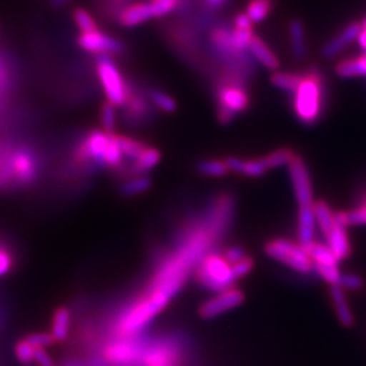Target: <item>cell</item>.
<instances>
[{
  "instance_id": "6da1fadb",
  "label": "cell",
  "mask_w": 366,
  "mask_h": 366,
  "mask_svg": "<svg viewBox=\"0 0 366 366\" xmlns=\"http://www.w3.org/2000/svg\"><path fill=\"white\" fill-rule=\"evenodd\" d=\"M323 78L317 69L304 74L299 89L293 92V110L299 121L305 125H314L323 113Z\"/></svg>"
},
{
  "instance_id": "7a4b0ae2",
  "label": "cell",
  "mask_w": 366,
  "mask_h": 366,
  "mask_svg": "<svg viewBox=\"0 0 366 366\" xmlns=\"http://www.w3.org/2000/svg\"><path fill=\"white\" fill-rule=\"evenodd\" d=\"M171 297L160 290H154L151 296L145 297L121 317L118 322L117 332L121 338H128L137 334L157 316L170 301Z\"/></svg>"
},
{
  "instance_id": "3957f363",
  "label": "cell",
  "mask_w": 366,
  "mask_h": 366,
  "mask_svg": "<svg viewBox=\"0 0 366 366\" xmlns=\"http://www.w3.org/2000/svg\"><path fill=\"white\" fill-rule=\"evenodd\" d=\"M197 278L199 284L213 292L232 288L236 282L232 266L220 254H208L199 261Z\"/></svg>"
},
{
  "instance_id": "277c9868",
  "label": "cell",
  "mask_w": 366,
  "mask_h": 366,
  "mask_svg": "<svg viewBox=\"0 0 366 366\" xmlns=\"http://www.w3.org/2000/svg\"><path fill=\"white\" fill-rule=\"evenodd\" d=\"M264 251L275 261L287 264L296 272L307 274L315 269L314 261L300 243H295L288 239H274L266 243Z\"/></svg>"
},
{
  "instance_id": "5b68a950",
  "label": "cell",
  "mask_w": 366,
  "mask_h": 366,
  "mask_svg": "<svg viewBox=\"0 0 366 366\" xmlns=\"http://www.w3.org/2000/svg\"><path fill=\"white\" fill-rule=\"evenodd\" d=\"M249 105V92L236 80H225L217 89V117L222 124L231 122Z\"/></svg>"
},
{
  "instance_id": "8992f818",
  "label": "cell",
  "mask_w": 366,
  "mask_h": 366,
  "mask_svg": "<svg viewBox=\"0 0 366 366\" xmlns=\"http://www.w3.org/2000/svg\"><path fill=\"white\" fill-rule=\"evenodd\" d=\"M181 0H151L149 3H134L118 14V24L124 27H134L149 19L163 16L175 10Z\"/></svg>"
},
{
  "instance_id": "52a82bcc",
  "label": "cell",
  "mask_w": 366,
  "mask_h": 366,
  "mask_svg": "<svg viewBox=\"0 0 366 366\" xmlns=\"http://www.w3.org/2000/svg\"><path fill=\"white\" fill-rule=\"evenodd\" d=\"M97 72L105 90L107 101L114 106H124L129 98V90L119 69L109 56H99Z\"/></svg>"
},
{
  "instance_id": "ba28073f",
  "label": "cell",
  "mask_w": 366,
  "mask_h": 366,
  "mask_svg": "<svg viewBox=\"0 0 366 366\" xmlns=\"http://www.w3.org/2000/svg\"><path fill=\"white\" fill-rule=\"evenodd\" d=\"M143 349L131 340H121L110 343L105 349L106 361L109 365L143 366Z\"/></svg>"
},
{
  "instance_id": "9c48e42d",
  "label": "cell",
  "mask_w": 366,
  "mask_h": 366,
  "mask_svg": "<svg viewBox=\"0 0 366 366\" xmlns=\"http://www.w3.org/2000/svg\"><path fill=\"white\" fill-rule=\"evenodd\" d=\"M289 174L293 183L296 199L299 207H310L314 205V196H312V184L310 178V171L307 169L304 160L300 157L295 155L289 162Z\"/></svg>"
},
{
  "instance_id": "30bf717a",
  "label": "cell",
  "mask_w": 366,
  "mask_h": 366,
  "mask_svg": "<svg viewBox=\"0 0 366 366\" xmlns=\"http://www.w3.org/2000/svg\"><path fill=\"white\" fill-rule=\"evenodd\" d=\"M79 46L86 52L109 56L124 52L125 46L119 39L106 34L101 30H92L87 33H81L78 39Z\"/></svg>"
},
{
  "instance_id": "8fae6325",
  "label": "cell",
  "mask_w": 366,
  "mask_h": 366,
  "mask_svg": "<svg viewBox=\"0 0 366 366\" xmlns=\"http://www.w3.org/2000/svg\"><path fill=\"white\" fill-rule=\"evenodd\" d=\"M217 293L219 295L213 296L199 307V316L202 319H213L216 316H220L224 312L239 307L244 300V295L239 289L228 288Z\"/></svg>"
},
{
  "instance_id": "7c38bea8",
  "label": "cell",
  "mask_w": 366,
  "mask_h": 366,
  "mask_svg": "<svg viewBox=\"0 0 366 366\" xmlns=\"http://www.w3.org/2000/svg\"><path fill=\"white\" fill-rule=\"evenodd\" d=\"M13 169L16 183L27 184L37 177V160L27 148L13 151Z\"/></svg>"
},
{
  "instance_id": "4fadbf2b",
  "label": "cell",
  "mask_w": 366,
  "mask_h": 366,
  "mask_svg": "<svg viewBox=\"0 0 366 366\" xmlns=\"http://www.w3.org/2000/svg\"><path fill=\"white\" fill-rule=\"evenodd\" d=\"M112 133L105 131H92L87 134L84 143L80 147V157L104 164L106 148L110 142Z\"/></svg>"
},
{
  "instance_id": "5bb4252c",
  "label": "cell",
  "mask_w": 366,
  "mask_h": 366,
  "mask_svg": "<svg viewBox=\"0 0 366 366\" xmlns=\"http://www.w3.org/2000/svg\"><path fill=\"white\" fill-rule=\"evenodd\" d=\"M361 24L353 22L350 25L342 29L338 36H335L334 39H330L327 44L323 46L322 49V56L325 59H334L335 56H338L345 48H347L353 41L358 39V36L361 33Z\"/></svg>"
},
{
  "instance_id": "9a60e30c",
  "label": "cell",
  "mask_w": 366,
  "mask_h": 366,
  "mask_svg": "<svg viewBox=\"0 0 366 366\" xmlns=\"http://www.w3.org/2000/svg\"><path fill=\"white\" fill-rule=\"evenodd\" d=\"M326 239L328 247L334 252L337 261H343L352 254V246L349 242V236L346 234V227L340 222L335 220V224Z\"/></svg>"
},
{
  "instance_id": "2e32d148",
  "label": "cell",
  "mask_w": 366,
  "mask_h": 366,
  "mask_svg": "<svg viewBox=\"0 0 366 366\" xmlns=\"http://www.w3.org/2000/svg\"><path fill=\"white\" fill-rule=\"evenodd\" d=\"M227 166L229 171H234L237 174L251 177V178H258L262 177L266 171L269 170L263 157L259 159H240V157H228L227 160Z\"/></svg>"
},
{
  "instance_id": "e0dca14e",
  "label": "cell",
  "mask_w": 366,
  "mask_h": 366,
  "mask_svg": "<svg viewBox=\"0 0 366 366\" xmlns=\"http://www.w3.org/2000/svg\"><path fill=\"white\" fill-rule=\"evenodd\" d=\"M315 227H316V219H315L314 205L300 207L299 217H297V237L302 247L314 242Z\"/></svg>"
},
{
  "instance_id": "ac0fdd59",
  "label": "cell",
  "mask_w": 366,
  "mask_h": 366,
  "mask_svg": "<svg viewBox=\"0 0 366 366\" xmlns=\"http://www.w3.org/2000/svg\"><path fill=\"white\" fill-rule=\"evenodd\" d=\"M249 51L264 68L275 71L280 66V61L274 52L264 44L263 39L254 36L249 45Z\"/></svg>"
},
{
  "instance_id": "d6986e66",
  "label": "cell",
  "mask_w": 366,
  "mask_h": 366,
  "mask_svg": "<svg viewBox=\"0 0 366 366\" xmlns=\"http://www.w3.org/2000/svg\"><path fill=\"white\" fill-rule=\"evenodd\" d=\"M331 300L334 302L335 312L338 315V319H340V323H342L343 326H346V327L353 326V314H352V310H350V307H349V302L346 300L345 290L340 287V284L331 287Z\"/></svg>"
},
{
  "instance_id": "ffe728a7",
  "label": "cell",
  "mask_w": 366,
  "mask_h": 366,
  "mask_svg": "<svg viewBox=\"0 0 366 366\" xmlns=\"http://www.w3.org/2000/svg\"><path fill=\"white\" fill-rule=\"evenodd\" d=\"M289 36H290V49L293 56L301 60L307 53V41H305V29L300 19H293L289 24Z\"/></svg>"
},
{
  "instance_id": "44dd1931",
  "label": "cell",
  "mask_w": 366,
  "mask_h": 366,
  "mask_svg": "<svg viewBox=\"0 0 366 366\" xmlns=\"http://www.w3.org/2000/svg\"><path fill=\"white\" fill-rule=\"evenodd\" d=\"M315 219L322 234L327 237L335 224V213L325 201H317L314 204Z\"/></svg>"
},
{
  "instance_id": "7402d4cb",
  "label": "cell",
  "mask_w": 366,
  "mask_h": 366,
  "mask_svg": "<svg viewBox=\"0 0 366 366\" xmlns=\"http://www.w3.org/2000/svg\"><path fill=\"white\" fill-rule=\"evenodd\" d=\"M302 78H304V74L300 72H274L272 75L270 81L277 89L293 94L299 89Z\"/></svg>"
},
{
  "instance_id": "603a6c76",
  "label": "cell",
  "mask_w": 366,
  "mask_h": 366,
  "mask_svg": "<svg viewBox=\"0 0 366 366\" xmlns=\"http://www.w3.org/2000/svg\"><path fill=\"white\" fill-rule=\"evenodd\" d=\"M304 249H307L308 255L314 261V264H338V261L334 252L328 247V244H323L314 240Z\"/></svg>"
},
{
  "instance_id": "cb8c5ba5",
  "label": "cell",
  "mask_w": 366,
  "mask_h": 366,
  "mask_svg": "<svg viewBox=\"0 0 366 366\" xmlns=\"http://www.w3.org/2000/svg\"><path fill=\"white\" fill-rule=\"evenodd\" d=\"M159 162H160V152L157 148L145 147L143 152L134 160L132 170L134 174H145L152 170Z\"/></svg>"
},
{
  "instance_id": "d4e9b609",
  "label": "cell",
  "mask_w": 366,
  "mask_h": 366,
  "mask_svg": "<svg viewBox=\"0 0 366 366\" xmlns=\"http://www.w3.org/2000/svg\"><path fill=\"white\" fill-rule=\"evenodd\" d=\"M71 325V312L66 308H59L52 320V334L57 342H63L68 337Z\"/></svg>"
},
{
  "instance_id": "484cf974",
  "label": "cell",
  "mask_w": 366,
  "mask_h": 366,
  "mask_svg": "<svg viewBox=\"0 0 366 366\" xmlns=\"http://www.w3.org/2000/svg\"><path fill=\"white\" fill-rule=\"evenodd\" d=\"M273 9V0H251L246 14L252 24H261Z\"/></svg>"
},
{
  "instance_id": "4316f807",
  "label": "cell",
  "mask_w": 366,
  "mask_h": 366,
  "mask_svg": "<svg viewBox=\"0 0 366 366\" xmlns=\"http://www.w3.org/2000/svg\"><path fill=\"white\" fill-rule=\"evenodd\" d=\"M198 171L205 177L220 178V177H225L229 172V169H228L225 160L208 159V160H202L198 163Z\"/></svg>"
},
{
  "instance_id": "83f0119b",
  "label": "cell",
  "mask_w": 366,
  "mask_h": 366,
  "mask_svg": "<svg viewBox=\"0 0 366 366\" xmlns=\"http://www.w3.org/2000/svg\"><path fill=\"white\" fill-rule=\"evenodd\" d=\"M295 155H296V154H295L292 149H289V148H281V149H277L274 152H272V154L263 157V160H264L267 169L272 170V169H277V167L289 164V162L293 159Z\"/></svg>"
},
{
  "instance_id": "f1b7e54d",
  "label": "cell",
  "mask_w": 366,
  "mask_h": 366,
  "mask_svg": "<svg viewBox=\"0 0 366 366\" xmlns=\"http://www.w3.org/2000/svg\"><path fill=\"white\" fill-rule=\"evenodd\" d=\"M117 142L124 157H129L132 160H136L145 148L143 143L127 136H117Z\"/></svg>"
},
{
  "instance_id": "f546056e",
  "label": "cell",
  "mask_w": 366,
  "mask_h": 366,
  "mask_svg": "<svg viewBox=\"0 0 366 366\" xmlns=\"http://www.w3.org/2000/svg\"><path fill=\"white\" fill-rule=\"evenodd\" d=\"M124 155L121 152V148L118 145L117 134L112 133L110 142L106 148L105 157H104V164L109 167H118L122 163Z\"/></svg>"
},
{
  "instance_id": "4dcf8cb0",
  "label": "cell",
  "mask_w": 366,
  "mask_h": 366,
  "mask_svg": "<svg viewBox=\"0 0 366 366\" xmlns=\"http://www.w3.org/2000/svg\"><path fill=\"white\" fill-rule=\"evenodd\" d=\"M149 99L157 109H160L164 113H174L177 110V102L175 99L166 92L160 90H151L149 92Z\"/></svg>"
},
{
  "instance_id": "1f68e13d",
  "label": "cell",
  "mask_w": 366,
  "mask_h": 366,
  "mask_svg": "<svg viewBox=\"0 0 366 366\" xmlns=\"http://www.w3.org/2000/svg\"><path fill=\"white\" fill-rule=\"evenodd\" d=\"M36 350L26 340H19L15 346V357L22 365H31L36 362Z\"/></svg>"
},
{
  "instance_id": "d6a6232c",
  "label": "cell",
  "mask_w": 366,
  "mask_h": 366,
  "mask_svg": "<svg viewBox=\"0 0 366 366\" xmlns=\"http://www.w3.org/2000/svg\"><path fill=\"white\" fill-rule=\"evenodd\" d=\"M149 187H151V179L148 177L140 175L125 183L122 186V193L125 196H137L147 192Z\"/></svg>"
},
{
  "instance_id": "836d02e7",
  "label": "cell",
  "mask_w": 366,
  "mask_h": 366,
  "mask_svg": "<svg viewBox=\"0 0 366 366\" xmlns=\"http://www.w3.org/2000/svg\"><path fill=\"white\" fill-rule=\"evenodd\" d=\"M315 270L331 287L340 284L342 274L338 269V264H315Z\"/></svg>"
},
{
  "instance_id": "e575fe53",
  "label": "cell",
  "mask_w": 366,
  "mask_h": 366,
  "mask_svg": "<svg viewBox=\"0 0 366 366\" xmlns=\"http://www.w3.org/2000/svg\"><path fill=\"white\" fill-rule=\"evenodd\" d=\"M101 122H102L104 131L107 132V133H114V129H116V106L110 104L109 101L102 106Z\"/></svg>"
},
{
  "instance_id": "d590c367",
  "label": "cell",
  "mask_w": 366,
  "mask_h": 366,
  "mask_svg": "<svg viewBox=\"0 0 366 366\" xmlns=\"http://www.w3.org/2000/svg\"><path fill=\"white\" fill-rule=\"evenodd\" d=\"M254 37V31L252 27L251 29H234L232 30V39H234V45L236 49L240 52H244L246 49H249V42Z\"/></svg>"
},
{
  "instance_id": "8d00e7d4",
  "label": "cell",
  "mask_w": 366,
  "mask_h": 366,
  "mask_svg": "<svg viewBox=\"0 0 366 366\" xmlns=\"http://www.w3.org/2000/svg\"><path fill=\"white\" fill-rule=\"evenodd\" d=\"M74 19L81 33H87V31H92V30L98 29L92 15L87 13L84 9H76L74 13Z\"/></svg>"
},
{
  "instance_id": "74e56055",
  "label": "cell",
  "mask_w": 366,
  "mask_h": 366,
  "mask_svg": "<svg viewBox=\"0 0 366 366\" xmlns=\"http://www.w3.org/2000/svg\"><path fill=\"white\" fill-rule=\"evenodd\" d=\"M25 340L34 347V349H45L48 346H52L57 340L53 337L52 332H36L30 334Z\"/></svg>"
},
{
  "instance_id": "f35d334b",
  "label": "cell",
  "mask_w": 366,
  "mask_h": 366,
  "mask_svg": "<svg viewBox=\"0 0 366 366\" xmlns=\"http://www.w3.org/2000/svg\"><path fill=\"white\" fill-rule=\"evenodd\" d=\"M252 269H254V259L249 258L247 255L242 261L232 264V273H234L236 281L246 277Z\"/></svg>"
},
{
  "instance_id": "ab89813d",
  "label": "cell",
  "mask_w": 366,
  "mask_h": 366,
  "mask_svg": "<svg viewBox=\"0 0 366 366\" xmlns=\"http://www.w3.org/2000/svg\"><path fill=\"white\" fill-rule=\"evenodd\" d=\"M340 285L343 289L358 290L364 287V280L357 274H342L340 275Z\"/></svg>"
},
{
  "instance_id": "60d3db41",
  "label": "cell",
  "mask_w": 366,
  "mask_h": 366,
  "mask_svg": "<svg viewBox=\"0 0 366 366\" xmlns=\"http://www.w3.org/2000/svg\"><path fill=\"white\" fill-rule=\"evenodd\" d=\"M224 258H225V261L228 262L231 266L232 264H235L239 261H242L244 257H246V254H244V251L243 249H240V247H229V249H225V252H224V255H222Z\"/></svg>"
},
{
  "instance_id": "b9f144b4",
  "label": "cell",
  "mask_w": 366,
  "mask_h": 366,
  "mask_svg": "<svg viewBox=\"0 0 366 366\" xmlns=\"http://www.w3.org/2000/svg\"><path fill=\"white\" fill-rule=\"evenodd\" d=\"M11 264H13L11 255H10L7 251L0 249V275H4L6 273H9L10 269H11Z\"/></svg>"
},
{
  "instance_id": "7bdbcfd3",
  "label": "cell",
  "mask_w": 366,
  "mask_h": 366,
  "mask_svg": "<svg viewBox=\"0 0 366 366\" xmlns=\"http://www.w3.org/2000/svg\"><path fill=\"white\" fill-rule=\"evenodd\" d=\"M36 364L39 366H56L49 357V354L45 352V349H37L36 350Z\"/></svg>"
},
{
  "instance_id": "ee69618b",
  "label": "cell",
  "mask_w": 366,
  "mask_h": 366,
  "mask_svg": "<svg viewBox=\"0 0 366 366\" xmlns=\"http://www.w3.org/2000/svg\"><path fill=\"white\" fill-rule=\"evenodd\" d=\"M235 27L236 29H251L252 22L249 15L246 13L239 14L235 18Z\"/></svg>"
},
{
  "instance_id": "f6af8a7d",
  "label": "cell",
  "mask_w": 366,
  "mask_h": 366,
  "mask_svg": "<svg viewBox=\"0 0 366 366\" xmlns=\"http://www.w3.org/2000/svg\"><path fill=\"white\" fill-rule=\"evenodd\" d=\"M361 26H362V29H361V33H360V36H358V44H360V46L366 52V19Z\"/></svg>"
},
{
  "instance_id": "bcb514c9",
  "label": "cell",
  "mask_w": 366,
  "mask_h": 366,
  "mask_svg": "<svg viewBox=\"0 0 366 366\" xmlns=\"http://www.w3.org/2000/svg\"><path fill=\"white\" fill-rule=\"evenodd\" d=\"M227 0H207V3L209 4L212 9H219L222 7V4H225Z\"/></svg>"
},
{
  "instance_id": "7dc6e473",
  "label": "cell",
  "mask_w": 366,
  "mask_h": 366,
  "mask_svg": "<svg viewBox=\"0 0 366 366\" xmlns=\"http://www.w3.org/2000/svg\"><path fill=\"white\" fill-rule=\"evenodd\" d=\"M66 1V0H52L53 4L57 6V7H59V6H63Z\"/></svg>"
},
{
  "instance_id": "c3c4849f",
  "label": "cell",
  "mask_w": 366,
  "mask_h": 366,
  "mask_svg": "<svg viewBox=\"0 0 366 366\" xmlns=\"http://www.w3.org/2000/svg\"><path fill=\"white\" fill-rule=\"evenodd\" d=\"M66 366H68V365H66Z\"/></svg>"
}]
</instances>
